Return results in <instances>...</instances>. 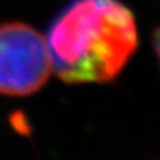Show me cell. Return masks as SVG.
Instances as JSON below:
<instances>
[{"instance_id": "cell-2", "label": "cell", "mask_w": 160, "mask_h": 160, "mask_svg": "<svg viewBox=\"0 0 160 160\" xmlns=\"http://www.w3.org/2000/svg\"><path fill=\"white\" fill-rule=\"evenodd\" d=\"M52 73L46 36L24 22L0 24V95L36 93Z\"/></svg>"}, {"instance_id": "cell-1", "label": "cell", "mask_w": 160, "mask_h": 160, "mask_svg": "<svg viewBox=\"0 0 160 160\" xmlns=\"http://www.w3.org/2000/svg\"><path fill=\"white\" fill-rule=\"evenodd\" d=\"M52 72L66 84L108 83L138 51L132 11L120 0H72L49 24Z\"/></svg>"}, {"instance_id": "cell-3", "label": "cell", "mask_w": 160, "mask_h": 160, "mask_svg": "<svg viewBox=\"0 0 160 160\" xmlns=\"http://www.w3.org/2000/svg\"><path fill=\"white\" fill-rule=\"evenodd\" d=\"M152 46H153V51H155V56L158 59L159 63V68H160V26L153 31V36H152Z\"/></svg>"}]
</instances>
